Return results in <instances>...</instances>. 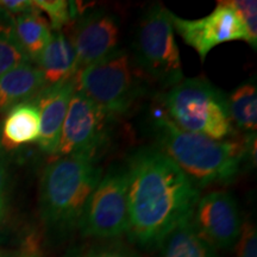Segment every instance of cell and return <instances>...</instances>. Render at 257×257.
<instances>
[{"instance_id": "cell-12", "label": "cell", "mask_w": 257, "mask_h": 257, "mask_svg": "<svg viewBox=\"0 0 257 257\" xmlns=\"http://www.w3.org/2000/svg\"><path fill=\"white\" fill-rule=\"evenodd\" d=\"M75 81L72 78L54 86H47L35 98L34 102L40 111L41 130L38 144L47 154L55 155L59 147L61 131L72 98Z\"/></svg>"}, {"instance_id": "cell-21", "label": "cell", "mask_w": 257, "mask_h": 257, "mask_svg": "<svg viewBox=\"0 0 257 257\" xmlns=\"http://www.w3.org/2000/svg\"><path fill=\"white\" fill-rule=\"evenodd\" d=\"M229 4L238 14L242 22L249 32L251 48L256 49L257 46V12L255 0H231Z\"/></svg>"}, {"instance_id": "cell-23", "label": "cell", "mask_w": 257, "mask_h": 257, "mask_svg": "<svg viewBox=\"0 0 257 257\" xmlns=\"http://www.w3.org/2000/svg\"><path fill=\"white\" fill-rule=\"evenodd\" d=\"M85 257H141L136 251L121 244L95 246L86 253Z\"/></svg>"}, {"instance_id": "cell-28", "label": "cell", "mask_w": 257, "mask_h": 257, "mask_svg": "<svg viewBox=\"0 0 257 257\" xmlns=\"http://www.w3.org/2000/svg\"><path fill=\"white\" fill-rule=\"evenodd\" d=\"M0 257H6V256H3V255H0Z\"/></svg>"}, {"instance_id": "cell-7", "label": "cell", "mask_w": 257, "mask_h": 257, "mask_svg": "<svg viewBox=\"0 0 257 257\" xmlns=\"http://www.w3.org/2000/svg\"><path fill=\"white\" fill-rule=\"evenodd\" d=\"M78 226L83 236L110 239L127 233V173L112 167L89 197Z\"/></svg>"}, {"instance_id": "cell-9", "label": "cell", "mask_w": 257, "mask_h": 257, "mask_svg": "<svg viewBox=\"0 0 257 257\" xmlns=\"http://www.w3.org/2000/svg\"><path fill=\"white\" fill-rule=\"evenodd\" d=\"M169 17L173 29L187 46L197 51L202 62L213 48L226 42L244 41L251 47L245 25L229 2H218L217 8L200 19H184L172 12Z\"/></svg>"}, {"instance_id": "cell-20", "label": "cell", "mask_w": 257, "mask_h": 257, "mask_svg": "<svg viewBox=\"0 0 257 257\" xmlns=\"http://www.w3.org/2000/svg\"><path fill=\"white\" fill-rule=\"evenodd\" d=\"M34 5L41 14L49 17L50 28L55 31H61L64 25L69 24L74 15H76V5L64 0H36Z\"/></svg>"}, {"instance_id": "cell-18", "label": "cell", "mask_w": 257, "mask_h": 257, "mask_svg": "<svg viewBox=\"0 0 257 257\" xmlns=\"http://www.w3.org/2000/svg\"><path fill=\"white\" fill-rule=\"evenodd\" d=\"M230 119L237 127L249 134L257 128V88L255 83L245 82L227 96Z\"/></svg>"}, {"instance_id": "cell-25", "label": "cell", "mask_w": 257, "mask_h": 257, "mask_svg": "<svg viewBox=\"0 0 257 257\" xmlns=\"http://www.w3.org/2000/svg\"><path fill=\"white\" fill-rule=\"evenodd\" d=\"M6 187H8V169H6L4 150L0 143V198H5Z\"/></svg>"}, {"instance_id": "cell-26", "label": "cell", "mask_w": 257, "mask_h": 257, "mask_svg": "<svg viewBox=\"0 0 257 257\" xmlns=\"http://www.w3.org/2000/svg\"><path fill=\"white\" fill-rule=\"evenodd\" d=\"M5 208H6V200H5V198H0V220H2L3 217H4Z\"/></svg>"}, {"instance_id": "cell-22", "label": "cell", "mask_w": 257, "mask_h": 257, "mask_svg": "<svg viewBox=\"0 0 257 257\" xmlns=\"http://www.w3.org/2000/svg\"><path fill=\"white\" fill-rule=\"evenodd\" d=\"M257 234L252 224H243L236 245V257H257Z\"/></svg>"}, {"instance_id": "cell-11", "label": "cell", "mask_w": 257, "mask_h": 257, "mask_svg": "<svg viewBox=\"0 0 257 257\" xmlns=\"http://www.w3.org/2000/svg\"><path fill=\"white\" fill-rule=\"evenodd\" d=\"M119 36L120 25L114 15L104 10L80 14L69 38L75 51L78 70L114 53Z\"/></svg>"}, {"instance_id": "cell-16", "label": "cell", "mask_w": 257, "mask_h": 257, "mask_svg": "<svg viewBox=\"0 0 257 257\" xmlns=\"http://www.w3.org/2000/svg\"><path fill=\"white\" fill-rule=\"evenodd\" d=\"M12 29L19 46L29 57L36 62L37 57L48 46L53 36L51 28L38 9L11 18Z\"/></svg>"}, {"instance_id": "cell-2", "label": "cell", "mask_w": 257, "mask_h": 257, "mask_svg": "<svg viewBox=\"0 0 257 257\" xmlns=\"http://www.w3.org/2000/svg\"><path fill=\"white\" fill-rule=\"evenodd\" d=\"M150 130L155 147L182 170L197 189L232 181L251 148L238 140L216 141L182 130L161 107L152 112Z\"/></svg>"}, {"instance_id": "cell-13", "label": "cell", "mask_w": 257, "mask_h": 257, "mask_svg": "<svg viewBox=\"0 0 257 257\" xmlns=\"http://www.w3.org/2000/svg\"><path fill=\"white\" fill-rule=\"evenodd\" d=\"M46 87L36 64L25 62L0 76V113L35 99Z\"/></svg>"}, {"instance_id": "cell-1", "label": "cell", "mask_w": 257, "mask_h": 257, "mask_svg": "<svg viewBox=\"0 0 257 257\" xmlns=\"http://www.w3.org/2000/svg\"><path fill=\"white\" fill-rule=\"evenodd\" d=\"M127 201L130 238L144 248L160 246L189 217L199 189L156 147H143L128 159Z\"/></svg>"}, {"instance_id": "cell-24", "label": "cell", "mask_w": 257, "mask_h": 257, "mask_svg": "<svg viewBox=\"0 0 257 257\" xmlns=\"http://www.w3.org/2000/svg\"><path fill=\"white\" fill-rule=\"evenodd\" d=\"M34 10H36V6L34 5V2H29V0H2L0 2V12L11 18L34 11Z\"/></svg>"}, {"instance_id": "cell-3", "label": "cell", "mask_w": 257, "mask_h": 257, "mask_svg": "<svg viewBox=\"0 0 257 257\" xmlns=\"http://www.w3.org/2000/svg\"><path fill=\"white\" fill-rule=\"evenodd\" d=\"M101 176L96 161L86 156H60L50 162L40 184V212L44 224L60 232L78 226Z\"/></svg>"}, {"instance_id": "cell-17", "label": "cell", "mask_w": 257, "mask_h": 257, "mask_svg": "<svg viewBox=\"0 0 257 257\" xmlns=\"http://www.w3.org/2000/svg\"><path fill=\"white\" fill-rule=\"evenodd\" d=\"M161 257H218L217 249L195 229L192 214L180 223L161 243Z\"/></svg>"}, {"instance_id": "cell-4", "label": "cell", "mask_w": 257, "mask_h": 257, "mask_svg": "<svg viewBox=\"0 0 257 257\" xmlns=\"http://www.w3.org/2000/svg\"><path fill=\"white\" fill-rule=\"evenodd\" d=\"M173 123L188 133L211 140H231L234 135L227 96L204 78L180 80L160 96Z\"/></svg>"}, {"instance_id": "cell-14", "label": "cell", "mask_w": 257, "mask_h": 257, "mask_svg": "<svg viewBox=\"0 0 257 257\" xmlns=\"http://www.w3.org/2000/svg\"><path fill=\"white\" fill-rule=\"evenodd\" d=\"M35 63L43 75L46 87L68 81L78 72L75 51L69 38L62 31L53 34L50 42Z\"/></svg>"}, {"instance_id": "cell-27", "label": "cell", "mask_w": 257, "mask_h": 257, "mask_svg": "<svg viewBox=\"0 0 257 257\" xmlns=\"http://www.w3.org/2000/svg\"><path fill=\"white\" fill-rule=\"evenodd\" d=\"M0 143H2V126H0Z\"/></svg>"}, {"instance_id": "cell-15", "label": "cell", "mask_w": 257, "mask_h": 257, "mask_svg": "<svg viewBox=\"0 0 257 257\" xmlns=\"http://www.w3.org/2000/svg\"><path fill=\"white\" fill-rule=\"evenodd\" d=\"M40 111L34 101L22 102L8 112L2 126L3 148H18L38 141Z\"/></svg>"}, {"instance_id": "cell-5", "label": "cell", "mask_w": 257, "mask_h": 257, "mask_svg": "<svg viewBox=\"0 0 257 257\" xmlns=\"http://www.w3.org/2000/svg\"><path fill=\"white\" fill-rule=\"evenodd\" d=\"M74 81L75 88L108 117L127 112L142 92L130 56L119 49L78 70Z\"/></svg>"}, {"instance_id": "cell-19", "label": "cell", "mask_w": 257, "mask_h": 257, "mask_svg": "<svg viewBox=\"0 0 257 257\" xmlns=\"http://www.w3.org/2000/svg\"><path fill=\"white\" fill-rule=\"evenodd\" d=\"M25 62L31 61L19 46L11 21L6 23L0 19V76Z\"/></svg>"}, {"instance_id": "cell-6", "label": "cell", "mask_w": 257, "mask_h": 257, "mask_svg": "<svg viewBox=\"0 0 257 257\" xmlns=\"http://www.w3.org/2000/svg\"><path fill=\"white\" fill-rule=\"evenodd\" d=\"M169 14V10L161 4L150 6L138 23L134 40L138 68L165 87H172L184 79Z\"/></svg>"}, {"instance_id": "cell-10", "label": "cell", "mask_w": 257, "mask_h": 257, "mask_svg": "<svg viewBox=\"0 0 257 257\" xmlns=\"http://www.w3.org/2000/svg\"><path fill=\"white\" fill-rule=\"evenodd\" d=\"M192 220L199 234L214 249L234 246L243 226L238 205L226 191H213L199 198Z\"/></svg>"}, {"instance_id": "cell-8", "label": "cell", "mask_w": 257, "mask_h": 257, "mask_svg": "<svg viewBox=\"0 0 257 257\" xmlns=\"http://www.w3.org/2000/svg\"><path fill=\"white\" fill-rule=\"evenodd\" d=\"M108 118L87 96L74 89L55 155H79L96 161L107 142Z\"/></svg>"}]
</instances>
